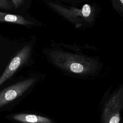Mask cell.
Masks as SVG:
<instances>
[{"label": "cell", "mask_w": 123, "mask_h": 123, "mask_svg": "<svg viewBox=\"0 0 123 123\" xmlns=\"http://www.w3.org/2000/svg\"><path fill=\"white\" fill-rule=\"evenodd\" d=\"M49 57L56 66L74 74H92L98 68L96 61L84 55L55 50L50 52Z\"/></svg>", "instance_id": "cell-1"}, {"label": "cell", "mask_w": 123, "mask_h": 123, "mask_svg": "<svg viewBox=\"0 0 123 123\" xmlns=\"http://www.w3.org/2000/svg\"><path fill=\"white\" fill-rule=\"evenodd\" d=\"M123 109V86H121L106 102L102 113V123H119Z\"/></svg>", "instance_id": "cell-2"}, {"label": "cell", "mask_w": 123, "mask_h": 123, "mask_svg": "<svg viewBox=\"0 0 123 123\" xmlns=\"http://www.w3.org/2000/svg\"><path fill=\"white\" fill-rule=\"evenodd\" d=\"M49 6L57 12L78 26L81 25V21L83 20L89 21L90 17H91V9L88 4L84 5L81 9H77L74 7L66 8L52 2H49Z\"/></svg>", "instance_id": "cell-3"}, {"label": "cell", "mask_w": 123, "mask_h": 123, "mask_svg": "<svg viewBox=\"0 0 123 123\" xmlns=\"http://www.w3.org/2000/svg\"><path fill=\"white\" fill-rule=\"evenodd\" d=\"M36 81L35 78H28L17 82L0 91V108L22 95Z\"/></svg>", "instance_id": "cell-4"}, {"label": "cell", "mask_w": 123, "mask_h": 123, "mask_svg": "<svg viewBox=\"0 0 123 123\" xmlns=\"http://www.w3.org/2000/svg\"><path fill=\"white\" fill-rule=\"evenodd\" d=\"M31 47L29 44L25 46L12 59L0 76V86L9 79L28 59Z\"/></svg>", "instance_id": "cell-5"}, {"label": "cell", "mask_w": 123, "mask_h": 123, "mask_svg": "<svg viewBox=\"0 0 123 123\" xmlns=\"http://www.w3.org/2000/svg\"><path fill=\"white\" fill-rule=\"evenodd\" d=\"M14 120L22 123H52L49 118L39 115L19 113L12 116Z\"/></svg>", "instance_id": "cell-6"}, {"label": "cell", "mask_w": 123, "mask_h": 123, "mask_svg": "<svg viewBox=\"0 0 123 123\" xmlns=\"http://www.w3.org/2000/svg\"><path fill=\"white\" fill-rule=\"evenodd\" d=\"M0 22L12 23L24 25L33 24V23L25 19L21 15L1 12H0Z\"/></svg>", "instance_id": "cell-7"}, {"label": "cell", "mask_w": 123, "mask_h": 123, "mask_svg": "<svg viewBox=\"0 0 123 123\" xmlns=\"http://www.w3.org/2000/svg\"><path fill=\"white\" fill-rule=\"evenodd\" d=\"M114 9L119 13L123 14V0H111Z\"/></svg>", "instance_id": "cell-8"}, {"label": "cell", "mask_w": 123, "mask_h": 123, "mask_svg": "<svg viewBox=\"0 0 123 123\" xmlns=\"http://www.w3.org/2000/svg\"><path fill=\"white\" fill-rule=\"evenodd\" d=\"M11 8L12 6L8 0H0V9L9 10Z\"/></svg>", "instance_id": "cell-9"}, {"label": "cell", "mask_w": 123, "mask_h": 123, "mask_svg": "<svg viewBox=\"0 0 123 123\" xmlns=\"http://www.w3.org/2000/svg\"><path fill=\"white\" fill-rule=\"evenodd\" d=\"M23 0H12V1L14 7L17 8L22 4Z\"/></svg>", "instance_id": "cell-10"}]
</instances>
